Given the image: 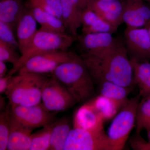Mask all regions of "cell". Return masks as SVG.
Here are the masks:
<instances>
[{"label": "cell", "instance_id": "cell-24", "mask_svg": "<svg viewBox=\"0 0 150 150\" xmlns=\"http://www.w3.org/2000/svg\"><path fill=\"white\" fill-rule=\"evenodd\" d=\"M136 127V132L139 133L150 128V95L142 98L138 104Z\"/></svg>", "mask_w": 150, "mask_h": 150}, {"label": "cell", "instance_id": "cell-8", "mask_svg": "<svg viewBox=\"0 0 150 150\" xmlns=\"http://www.w3.org/2000/svg\"><path fill=\"white\" fill-rule=\"evenodd\" d=\"M77 55L69 50H56L38 54L28 59L18 70V74H51L59 65L72 60Z\"/></svg>", "mask_w": 150, "mask_h": 150}, {"label": "cell", "instance_id": "cell-21", "mask_svg": "<svg viewBox=\"0 0 150 150\" xmlns=\"http://www.w3.org/2000/svg\"><path fill=\"white\" fill-rule=\"evenodd\" d=\"M51 150H64L65 144L71 130L69 118L67 117L57 119L51 124Z\"/></svg>", "mask_w": 150, "mask_h": 150}, {"label": "cell", "instance_id": "cell-20", "mask_svg": "<svg viewBox=\"0 0 150 150\" xmlns=\"http://www.w3.org/2000/svg\"><path fill=\"white\" fill-rule=\"evenodd\" d=\"M25 5L31 11L36 21L41 26L40 28L53 32L66 33L67 28L61 19L38 7Z\"/></svg>", "mask_w": 150, "mask_h": 150}, {"label": "cell", "instance_id": "cell-28", "mask_svg": "<svg viewBox=\"0 0 150 150\" xmlns=\"http://www.w3.org/2000/svg\"><path fill=\"white\" fill-rule=\"evenodd\" d=\"M26 4L43 9L62 21V7L60 0H28Z\"/></svg>", "mask_w": 150, "mask_h": 150}, {"label": "cell", "instance_id": "cell-30", "mask_svg": "<svg viewBox=\"0 0 150 150\" xmlns=\"http://www.w3.org/2000/svg\"><path fill=\"white\" fill-rule=\"evenodd\" d=\"M0 40L18 49V42L14 35L13 29L9 25L2 21H0Z\"/></svg>", "mask_w": 150, "mask_h": 150}, {"label": "cell", "instance_id": "cell-23", "mask_svg": "<svg viewBox=\"0 0 150 150\" xmlns=\"http://www.w3.org/2000/svg\"><path fill=\"white\" fill-rule=\"evenodd\" d=\"M98 85L101 95L123 103L129 100L128 96L131 89L109 81L102 82Z\"/></svg>", "mask_w": 150, "mask_h": 150}, {"label": "cell", "instance_id": "cell-5", "mask_svg": "<svg viewBox=\"0 0 150 150\" xmlns=\"http://www.w3.org/2000/svg\"><path fill=\"white\" fill-rule=\"evenodd\" d=\"M141 98L139 93L129 99L113 118L107 134L113 150L123 149L136 126L137 108Z\"/></svg>", "mask_w": 150, "mask_h": 150}, {"label": "cell", "instance_id": "cell-6", "mask_svg": "<svg viewBox=\"0 0 150 150\" xmlns=\"http://www.w3.org/2000/svg\"><path fill=\"white\" fill-rule=\"evenodd\" d=\"M64 150H113L104 129H85L73 128Z\"/></svg>", "mask_w": 150, "mask_h": 150}, {"label": "cell", "instance_id": "cell-15", "mask_svg": "<svg viewBox=\"0 0 150 150\" xmlns=\"http://www.w3.org/2000/svg\"><path fill=\"white\" fill-rule=\"evenodd\" d=\"M62 7V21L70 34L79 36L78 29L81 25L83 10L80 0H60Z\"/></svg>", "mask_w": 150, "mask_h": 150}, {"label": "cell", "instance_id": "cell-1", "mask_svg": "<svg viewBox=\"0 0 150 150\" xmlns=\"http://www.w3.org/2000/svg\"><path fill=\"white\" fill-rule=\"evenodd\" d=\"M94 84L109 81L132 90L135 84L133 67L125 44L117 40L108 50L96 54L80 55Z\"/></svg>", "mask_w": 150, "mask_h": 150}, {"label": "cell", "instance_id": "cell-33", "mask_svg": "<svg viewBox=\"0 0 150 150\" xmlns=\"http://www.w3.org/2000/svg\"><path fill=\"white\" fill-rule=\"evenodd\" d=\"M6 63L0 61V78L5 76L8 73Z\"/></svg>", "mask_w": 150, "mask_h": 150}, {"label": "cell", "instance_id": "cell-19", "mask_svg": "<svg viewBox=\"0 0 150 150\" xmlns=\"http://www.w3.org/2000/svg\"><path fill=\"white\" fill-rule=\"evenodd\" d=\"M25 8L21 0H1L0 21L9 25L13 29Z\"/></svg>", "mask_w": 150, "mask_h": 150}, {"label": "cell", "instance_id": "cell-2", "mask_svg": "<svg viewBox=\"0 0 150 150\" xmlns=\"http://www.w3.org/2000/svg\"><path fill=\"white\" fill-rule=\"evenodd\" d=\"M51 74L69 91L78 103L88 100L95 93L93 81L80 56L77 55L59 65Z\"/></svg>", "mask_w": 150, "mask_h": 150}, {"label": "cell", "instance_id": "cell-10", "mask_svg": "<svg viewBox=\"0 0 150 150\" xmlns=\"http://www.w3.org/2000/svg\"><path fill=\"white\" fill-rule=\"evenodd\" d=\"M124 44L130 59L139 61L150 59V39L146 28L127 27L125 31Z\"/></svg>", "mask_w": 150, "mask_h": 150}, {"label": "cell", "instance_id": "cell-4", "mask_svg": "<svg viewBox=\"0 0 150 150\" xmlns=\"http://www.w3.org/2000/svg\"><path fill=\"white\" fill-rule=\"evenodd\" d=\"M77 40V38L71 34L53 32L40 28L21 54L18 62L13 66L7 75L13 76L28 59L38 54L56 50H69Z\"/></svg>", "mask_w": 150, "mask_h": 150}, {"label": "cell", "instance_id": "cell-18", "mask_svg": "<svg viewBox=\"0 0 150 150\" xmlns=\"http://www.w3.org/2000/svg\"><path fill=\"white\" fill-rule=\"evenodd\" d=\"M130 59L133 67L134 84L138 86L141 97L150 95V63Z\"/></svg>", "mask_w": 150, "mask_h": 150}, {"label": "cell", "instance_id": "cell-27", "mask_svg": "<svg viewBox=\"0 0 150 150\" xmlns=\"http://www.w3.org/2000/svg\"><path fill=\"white\" fill-rule=\"evenodd\" d=\"M11 105L0 113V150H7L11 130Z\"/></svg>", "mask_w": 150, "mask_h": 150}, {"label": "cell", "instance_id": "cell-14", "mask_svg": "<svg viewBox=\"0 0 150 150\" xmlns=\"http://www.w3.org/2000/svg\"><path fill=\"white\" fill-rule=\"evenodd\" d=\"M104 121L89 101L81 106L75 112L73 128L85 129H103Z\"/></svg>", "mask_w": 150, "mask_h": 150}, {"label": "cell", "instance_id": "cell-16", "mask_svg": "<svg viewBox=\"0 0 150 150\" xmlns=\"http://www.w3.org/2000/svg\"><path fill=\"white\" fill-rule=\"evenodd\" d=\"M33 130L21 124L11 115V130L7 150H30Z\"/></svg>", "mask_w": 150, "mask_h": 150}, {"label": "cell", "instance_id": "cell-11", "mask_svg": "<svg viewBox=\"0 0 150 150\" xmlns=\"http://www.w3.org/2000/svg\"><path fill=\"white\" fill-rule=\"evenodd\" d=\"M87 7L95 12L116 30L123 23L124 5L119 0H92Z\"/></svg>", "mask_w": 150, "mask_h": 150}, {"label": "cell", "instance_id": "cell-35", "mask_svg": "<svg viewBox=\"0 0 150 150\" xmlns=\"http://www.w3.org/2000/svg\"><path fill=\"white\" fill-rule=\"evenodd\" d=\"M145 27L147 29L150 39V21L145 26Z\"/></svg>", "mask_w": 150, "mask_h": 150}, {"label": "cell", "instance_id": "cell-34", "mask_svg": "<svg viewBox=\"0 0 150 150\" xmlns=\"http://www.w3.org/2000/svg\"><path fill=\"white\" fill-rule=\"evenodd\" d=\"M0 108H1V112L3 110H5L6 109V108L5 107L6 103H5L4 98L1 95L0 96Z\"/></svg>", "mask_w": 150, "mask_h": 150}, {"label": "cell", "instance_id": "cell-7", "mask_svg": "<svg viewBox=\"0 0 150 150\" xmlns=\"http://www.w3.org/2000/svg\"><path fill=\"white\" fill-rule=\"evenodd\" d=\"M67 88L51 75L48 78L42 91L41 103L49 112H63L78 103Z\"/></svg>", "mask_w": 150, "mask_h": 150}, {"label": "cell", "instance_id": "cell-13", "mask_svg": "<svg viewBox=\"0 0 150 150\" xmlns=\"http://www.w3.org/2000/svg\"><path fill=\"white\" fill-rule=\"evenodd\" d=\"M37 22L31 11L25 6V10L19 20L16 27L18 50L21 55L27 48L38 31Z\"/></svg>", "mask_w": 150, "mask_h": 150}, {"label": "cell", "instance_id": "cell-25", "mask_svg": "<svg viewBox=\"0 0 150 150\" xmlns=\"http://www.w3.org/2000/svg\"><path fill=\"white\" fill-rule=\"evenodd\" d=\"M122 21L127 25V27L132 28L145 27L148 23L142 17L131 0L126 5H124Z\"/></svg>", "mask_w": 150, "mask_h": 150}, {"label": "cell", "instance_id": "cell-3", "mask_svg": "<svg viewBox=\"0 0 150 150\" xmlns=\"http://www.w3.org/2000/svg\"><path fill=\"white\" fill-rule=\"evenodd\" d=\"M48 78L28 73L11 77L5 93L11 106H30L41 103L42 91Z\"/></svg>", "mask_w": 150, "mask_h": 150}, {"label": "cell", "instance_id": "cell-26", "mask_svg": "<svg viewBox=\"0 0 150 150\" xmlns=\"http://www.w3.org/2000/svg\"><path fill=\"white\" fill-rule=\"evenodd\" d=\"M51 124L42 127V129L31 135V143L30 150H48L51 148Z\"/></svg>", "mask_w": 150, "mask_h": 150}, {"label": "cell", "instance_id": "cell-9", "mask_svg": "<svg viewBox=\"0 0 150 150\" xmlns=\"http://www.w3.org/2000/svg\"><path fill=\"white\" fill-rule=\"evenodd\" d=\"M11 114L19 123L33 129L51 125L57 119L56 113L48 111L41 103L30 106H11Z\"/></svg>", "mask_w": 150, "mask_h": 150}, {"label": "cell", "instance_id": "cell-36", "mask_svg": "<svg viewBox=\"0 0 150 150\" xmlns=\"http://www.w3.org/2000/svg\"><path fill=\"white\" fill-rule=\"evenodd\" d=\"M147 136L148 139H149V142H150V128L147 129Z\"/></svg>", "mask_w": 150, "mask_h": 150}, {"label": "cell", "instance_id": "cell-12", "mask_svg": "<svg viewBox=\"0 0 150 150\" xmlns=\"http://www.w3.org/2000/svg\"><path fill=\"white\" fill-rule=\"evenodd\" d=\"M84 52L92 54L102 53L112 48L117 40L110 33H97L79 35L78 40Z\"/></svg>", "mask_w": 150, "mask_h": 150}, {"label": "cell", "instance_id": "cell-31", "mask_svg": "<svg viewBox=\"0 0 150 150\" xmlns=\"http://www.w3.org/2000/svg\"><path fill=\"white\" fill-rule=\"evenodd\" d=\"M136 132L129 140L131 148L135 150H150V142L144 139L140 134Z\"/></svg>", "mask_w": 150, "mask_h": 150}, {"label": "cell", "instance_id": "cell-17", "mask_svg": "<svg viewBox=\"0 0 150 150\" xmlns=\"http://www.w3.org/2000/svg\"><path fill=\"white\" fill-rule=\"evenodd\" d=\"M81 23L82 25L83 34L97 33H112L116 30L88 7L83 11Z\"/></svg>", "mask_w": 150, "mask_h": 150}, {"label": "cell", "instance_id": "cell-32", "mask_svg": "<svg viewBox=\"0 0 150 150\" xmlns=\"http://www.w3.org/2000/svg\"><path fill=\"white\" fill-rule=\"evenodd\" d=\"M12 76H9L6 75L5 76L0 78V93H5L7 89L10 79L11 77Z\"/></svg>", "mask_w": 150, "mask_h": 150}, {"label": "cell", "instance_id": "cell-29", "mask_svg": "<svg viewBox=\"0 0 150 150\" xmlns=\"http://www.w3.org/2000/svg\"><path fill=\"white\" fill-rule=\"evenodd\" d=\"M17 49L0 40V61L11 63L14 65L19 60L20 56Z\"/></svg>", "mask_w": 150, "mask_h": 150}, {"label": "cell", "instance_id": "cell-22", "mask_svg": "<svg viewBox=\"0 0 150 150\" xmlns=\"http://www.w3.org/2000/svg\"><path fill=\"white\" fill-rule=\"evenodd\" d=\"M90 101L104 121L114 118L126 104L112 100L101 95Z\"/></svg>", "mask_w": 150, "mask_h": 150}]
</instances>
